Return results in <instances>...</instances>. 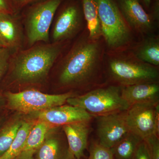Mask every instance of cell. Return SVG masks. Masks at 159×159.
<instances>
[{
  "label": "cell",
  "mask_w": 159,
  "mask_h": 159,
  "mask_svg": "<svg viewBox=\"0 0 159 159\" xmlns=\"http://www.w3.org/2000/svg\"><path fill=\"white\" fill-rule=\"evenodd\" d=\"M36 150H23L12 159H36L34 157Z\"/></svg>",
  "instance_id": "cell-29"
},
{
  "label": "cell",
  "mask_w": 159,
  "mask_h": 159,
  "mask_svg": "<svg viewBox=\"0 0 159 159\" xmlns=\"http://www.w3.org/2000/svg\"><path fill=\"white\" fill-rule=\"evenodd\" d=\"M101 34L109 49L118 51L132 40L130 28L121 14L116 0H96Z\"/></svg>",
  "instance_id": "cell-5"
},
{
  "label": "cell",
  "mask_w": 159,
  "mask_h": 159,
  "mask_svg": "<svg viewBox=\"0 0 159 159\" xmlns=\"http://www.w3.org/2000/svg\"><path fill=\"white\" fill-rule=\"evenodd\" d=\"M74 158H73V159H74Z\"/></svg>",
  "instance_id": "cell-36"
},
{
  "label": "cell",
  "mask_w": 159,
  "mask_h": 159,
  "mask_svg": "<svg viewBox=\"0 0 159 159\" xmlns=\"http://www.w3.org/2000/svg\"><path fill=\"white\" fill-rule=\"evenodd\" d=\"M122 16L129 28L147 34L153 29L154 19L139 0H116Z\"/></svg>",
  "instance_id": "cell-12"
},
{
  "label": "cell",
  "mask_w": 159,
  "mask_h": 159,
  "mask_svg": "<svg viewBox=\"0 0 159 159\" xmlns=\"http://www.w3.org/2000/svg\"><path fill=\"white\" fill-rule=\"evenodd\" d=\"M133 57L120 55L110 58L108 70L113 79L121 87L157 82V68Z\"/></svg>",
  "instance_id": "cell-6"
},
{
  "label": "cell",
  "mask_w": 159,
  "mask_h": 159,
  "mask_svg": "<svg viewBox=\"0 0 159 159\" xmlns=\"http://www.w3.org/2000/svg\"><path fill=\"white\" fill-rule=\"evenodd\" d=\"M36 120H24L8 150L0 157V159H12L24 150L28 135Z\"/></svg>",
  "instance_id": "cell-21"
},
{
  "label": "cell",
  "mask_w": 159,
  "mask_h": 159,
  "mask_svg": "<svg viewBox=\"0 0 159 159\" xmlns=\"http://www.w3.org/2000/svg\"><path fill=\"white\" fill-rule=\"evenodd\" d=\"M159 0H155L152 7V16L154 20H158L159 17Z\"/></svg>",
  "instance_id": "cell-30"
},
{
  "label": "cell",
  "mask_w": 159,
  "mask_h": 159,
  "mask_svg": "<svg viewBox=\"0 0 159 159\" xmlns=\"http://www.w3.org/2000/svg\"><path fill=\"white\" fill-rule=\"evenodd\" d=\"M34 120L44 121L54 127L79 122H90L92 115L81 107L70 105L54 107L30 114Z\"/></svg>",
  "instance_id": "cell-11"
},
{
  "label": "cell",
  "mask_w": 159,
  "mask_h": 159,
  "mask_svg": "<svg viewBox=\"0 0 159 159\" xmlns=\"http://www.w3.org/2000/svg\"><path fill=\"white\" fill-rule=\"evenodd\" d=\"M64 0H41L19 12L27 48L40 42H50V31L54 16Z\"/></svg>",
  "instance_id": "cell-3"
},
{
  "label": "cell",
  "mask_w": 159,
  "mask_h": 159,
  "mask_svg": "<svg viewBox=\"0 0 159 159\" xmlns=\"http://www.w3.org/2000/svg\"><path fill=\"white\" fill-rule=\"evenodd\" d=\"M24 120L20 114L6 121L0 128V157L10 148Z\"/></svg>",
  "instance_id": "cell-20"
},
{
  "label": "cell",
  "mask_w": 159,
  "mask_h": 159,
  "mask_svg": "<svg viewBox=\"0 0 159 159\" xmlns=\"http://www.w3.org/2000/svg\"><path fill=\"white\" fill-rule=\"evenodd\" d=\"M87 159H114V157L111 148H107L98 142L91 145Z\"/></svg>",
  "instance_id": "cell-23"
},
{
  "label": "cell",
  "mask_w": 159,
  "mask_h": 159,
  "mask_svg": "<svg viewBox=\"0 0 159 159\" xmlns=\"http://www.w3.org/2000/svg\"><path fill=\"white\" fill-rule=\"evenodd\" d=\"M84 15L80 0H64L57 9L51 32V43L67 42L82 28Z\"/></svg>",
  "instance_id": "cell-8"
},
{
  "label": "cell",
  "mask_w": 159,
  "mask_h": 159,
  "mask_svg": "<svg viewBox=\"0 0 159 159\" xmlns=\"http://www.w3.org/2000/svg\"><path fill=\"white\" fill-rule=\"evenodd\" d=\"M144 141L147 144L152 159H159V136L152 135Z\"/></svg>",
  "instance_id": "cell-25"
},
{
  "label": "cell",
  "mask_w": 159,
  "mask_h": 159,
  "mask_svg": "<svg viewBox=\"0 0 159 159\" xmlns=\"http://www.w3.org/2000/svg\"><path fill=\"white\" fill-rule=\"evenodd\" d=\"M6 119L5 117H0V128L2 127L5 122H6Z\"/></svg>",
  "instance_id": "cell-32"
},
{
  "label": "cell",
  "mask_w": 159,
  "mask_h": 159,
  "mask_svg": "<svg viewBox=\"0 0 159 159\" xmlns=\"http://www.w3.org/2000/svg\"><path fill=\"white\" fill-rule=\"evenodd\" d=\"M41 0H12L13 7L16 13H19L27 6Z\"/></svg>",
  "instance_id": "cell-27"
},
{
  "label": "cell",
  "mask_w": 159,
  "mask_h": 159,
  "mask_svg": "<svg viewBox=\"0 0 159 159\" xmlns=\"http://www.w3.org/2000/svg\"><path fill=\"white\" fill-rule=\"evenodd\" d=\"M0 39L12 51L23 48L25 36L19 12H0Z\"/></svg>",
  "instance_id": "cell-13"
},
{
  "label": "cell",
  "mask_w": 159,
  "mask_h": 159,
  "mask_svg": "<svg viewBox=\"0 0 159 159\" xmlns=\"http://www.w3.org/2000/svg\"><path fill=\"white\" fill-rule=\"evenodd\" d=\"M74 159H75V158H74Z\"/></svg>",
  "instance_id": "cell-35"
},
{
  "label": "cell",
  "mask_w": 159,
  "mask_h": 159,
  "mask_svg": "<svg viewBox=\"0 0 159 159\" xmlns=\"http://www.w3.org/2000/svg\"><path fill=\"white\" fill-rule=\"evenodd\" d=\"M125 111L96 117L99 144L111 148L129 132Z\"/></svg>",
  "instance_id": "cell-10"
},
{
  "label": "cell",
  "mask_w": 159,
  "mask_h": 159,
  "mask_svg": "<svg viewBox=\"0 0 159 159\" xmlns=\"http://www.w3.org/2000/svg\"><path fill=\"white\" fill-rule=\"evenodd\" d=\"M36 120L28 135L23 150H37L44 141L50 131L56 127L44 121Z\"/></svg>",
  "instance_id": "cell-22"
},
{
  "label": "cell",
  "mask_w": 159,
  "mask_h": 159,
  "mask_svg": "<svg viewBox=\"0 0 159 159\" xmlns=\"http://www.w3.org/2000/svg\"><path fill=\"white\" fill-rule=\"evenodd\" d=\"M0 12H7V13H16L12 0H0Z\"/></svg>",
  "instance_id": "cell-28"
},
{
  "label": "cell",
  "mask_w": 159,
  "mask_h": 159,
  "mask_svg": "<svg viewBox=\"0 0 159 159\" xmlns=\"http://www.w3.org/2000/svg\"><path fill=\"white\" fill-rule=\"evenodd\" d=\"M90 122H79L62 126L70 152L75 159H81L87 146Z\"/></svg>",
  "instance_id": "cell-14"
},
{
  "label": "cell",
  "mask_w": 159,
  "mask_h": 159,
  "mask_svg": "<svg viewBox=\"0 0 159 159\" xmlns=\"http://www.w3.org/2000/svg\"><path fill=\"white\" fill-rule=\"evenodd\" d=\"M55 128L50 131L44 141L36 150V159H73L67 142L54 133Z\"/></svg>",
  "instance_id": "cell-16"
},
{
  "label": "cell",
  "mask_w": 159,
  "mask_h": 159,
  "mask_svg": "<svg viewBox=\"0 0 159 159\" xmlns=\"http://www.w3.org/2000/svg\"><path fill=\"white\" fill-rule=\"evenodd\" d=\"M140 2H142L146 8H149L151 4L152 0H139Z\"/></svg>",
  "instance_id": "cell-31"
},
{
  "label": "cell",
  "mask_w": 159,
  "mask_h": 159,
  "mask_svg": "<svg viewBox=\"0 0 159 159\" xmlns=\"http://www.w3.org/2000/svg\"><path fill=\"white\" fill-rule=\"evenodd\" d=\"M4 98L0 95V108L2 107V106L3 104H4Z\"/></svg>",
  "instance_id": "cell-33"
},
{
  "label": "cell",
  "mask_w": 159,
  "mask_h": 159,
  "mask_svg": "<svg viewBox=\"0 0 159 159\" xmlns=\"http://www.w3.org/2000/svg\"><path fill=\"white\" fill-rule=\"evenodd\" d=\"M134 55L143 62L157 66L159 65V40L157 37L146 38L136 48Z\"/></svg>",
  "instance_id": "cell-18"
},
{
  "label": "cell",
  "mask_w": 159,
  "mask_h": 159,
  "mask_svg": "<svg viewBox=\"0 0 159 159\" xmlns=\"http://www.w3.org/2000/svg\"><path fill=\"white\" fill-rule=\"evenodd\" d=\"M66 42L37 43L12 54L7 74L9 84L20 86L43 83L66 47Z\"/></svg>",
  "instance_id": "cell-2"
},
{
  "label": "cell",
  "mask_w": 159,
  "mask_h": 159,
  "mask_svg": "<svg viewBox=\"0 0 159 159\" xmlns=\"http://www.w3.org/2000/svg\"><path fill=\"white\" fill-rule=\"evenodd\" d=\"M143 140L135 134L129 132L111 148L114 159H133L138 146Z\"/></svg>",
  "instance_id": "cell-19"
},
{
  "label": "cell",
  "mask_w": 159,
  "mask_h": 159,
  "mask_svg": "<svg viewBox=\"0 0 159 159\" xmlns=\"http://www.w3.org/2000/svg\"><path fill=\"white\" fill-rule=\"evenodd\" d=\"M84 17L86 22L89 35L92 39L100 38L101 25L96 0H80Z\"/></svg>",
  "instance_id": "cell-17"
},
{
  "label": "cell",
  "mask_w": 159,
  "mask_h": 159,
  "mask_svg": "<svg viewBox=\"0 0 159 159\" xmlns=\"http://www.w3.org/2000/svg\"><path fill=\"white\" fill-rule=\"evenodd\" d=\"M66 102L81 107L96 117L124 111L129 107L122 99L120 86L95 89L83 95L70 97Z\"/></svg>",
  "instance_id": "cell-4"
},
{
  "label": "cell",
  "mask_w": 159,
  "mask_h": 159,
  "mask_svg": "<svg viewBox=\"0 0 159 159\" xmlns=\"http://www.w3.org/2000/svg\"><path fill=\"white\" fill-rule=\"evenodd\" d=\"M65 54L58 57L57 80L64 88L87 86L94 83L101 70L103 49L100 38L92 39L85 30Z\"/></svg>",
  "instance_id": "cell-1"
},
{
  "label": "cell",
  "mask_w": 159,
  "mask_h": 159,
  "mask_svg": "<svg viewBox=\"0 0 159 159\" xmlns=\"http://www.w3.org/2000/svg\"><path fill=\"white\" fill-rule=\"evenodd\" d=\"M5 47V46H4V44H3L2 42V41L1 40V39H0V48H2V47Z\"/></svg>",
  "instance_id": "cell-34"
},
{
  "label": "cell",
  "mask_w": 159,
  "mask_h": 159,
  "mask_svg": "<svg viewBox=\"0 0 159 159\" xmlns=\"http://www.w3.org/2000/svg\"><path fill=\"white\" fill-rule=\"evenodd\" d=\"M14 52L15 51L6 47L0 48V82L7 74L10 58Z\"/></svg>",
  "instance_id": "cell-24"
},
{
  "label": "cell",
  "mask_w": 159,
  "mask_h": 159,
  "mask_svg": "<svg viewBox=\"0 0 159 159\" xmlns=\"http://www.w3.org/2000/svg\"><path fill=\"white\" fill-rule=\"evenodd\" d=\"M125 118L129 131L142 140L153 134L159 136V102L131 106L125 111Z\"/></svg>",
  "instance_id": "cell-9"
},
{
  "label": "cell",
  "mask_w": 159,
  "mask_h": 159,
  "mask_svg": "<svg viewBox=\"0 0 159 159\" xmlns=\"http://www.w3.org/2000/svg\"><path fill=\"white\" fill-rule=\"evenodd\" d=\"M133 159H152L147 144L144 140L139 144Z\"/></svg>",
  "instance_id": "cell-26"
},
{
  "label": "cell",
  "mask_w": 159,
  "mask_h": 159,
  "mask_svg": "<svg viewBox=\"0 0 159 159\" xmlns=\"http://www.w3.org/2000/svg\"><path fill=\"white\" fill-rule=\"evenodd\" d=\"M121 96L129 107L141 103L159 102V84L144 83L121 87Z\"/></svg>",
  "instance_id": "cell-15"
},
{
  "label": "cell",
  "mask_w": 159,
  "mask_h": 159,
  "mask_svg": "<svg viewBox=\"0 0 159 159\" xmlns=\"http://www.w3.org/2000/svg\"><path fill=\"white\" fill-rule=\"evenodd\" d=\"M76 96L73 92L59 94L44 93L34 89L18 93L8 91L5 93L8 107L20 114L30 115L48 109L63 105L70 97Z\"/></svg>",
  "instance_id": "cell-7"
}]
</instances>
